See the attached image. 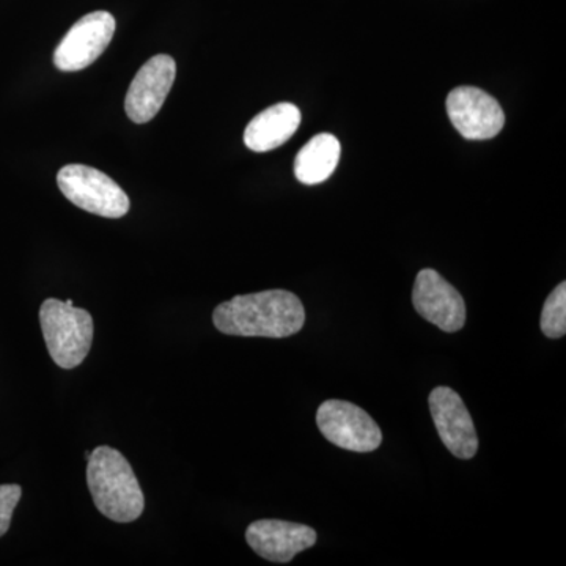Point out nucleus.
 Here are the masks:
<instances>
[{"label": "nucleus", "instance_id": "9d476101", "mask_svg": "<svg viewBox=\"0 0 566 566\" xmlns=\"http://www.w3.org/2000/svg\"><path fill=\"white\" fill-rule=\"evenodd\" d=\"M177 63L167 54H159L145 63L126 93L125 111L134 123H147L158 115L164 102L169 96Z\"/></svg>", "mask_w": 566, "mask_h": 566}, {"label": "nucleus", "instance_id": "39448f33", "mask_svg": "<svg viewBox=\"0 0 566 566\" xmlns=\"http://www.w3.org/2000/svg\"><path fill=\"white\" fill-rule=\"evenodd\" d=\"M316 424L331 444L352 452H375L382 442L379 424L349 401H324L316 412Z\"/></svg>", "mask_w": 566, "mask_h": 566}, {"label": "nucleus", "instance_id": "423d86ee", "mask_svg": "<svg viewBox=\"0 0 566 566\" xmlns=\"http://www.w3.org/2000/svg\"><path fill=\"white\" fill-rule=\"evenodd\" d=\"M447 114L458 133L468 140L493 139L505 125L497 99L476 87H458L447 96Z\"/></svg>", "mask_w": 566, "mask_h": 566}, {"label": "nucleus", "instance_id": "7ed1b4c3", "mask_svg": "<svg viewBox=\"0 0 566 566\" xmlns=\"http://www.w3.org/2000/svg\"><path fill=\"white\" fill-rule=\"evenodd\" d=\"M40 324L52 360L65 370L80 367L88 356L93 342V318L73 301H44L40 307Z\"/></svg>", "mask_w": 566, "mask_h": 566}, {"label": "nucleus", "instance_id": "0eeeda50", "mask_svg": "<svg viewBox=\"0 0 566 566\" xmlns=\"http://www.w3.org/2000/svg\"><path fill=\"white\" fill-rule=\"evenodd\" d=\"M114 33L115 20L107 11L85 14L54 51V65L66 73L87 69L106 51Z\"/></svg>", "mask_w": 566, "mask_h": 566}, {"label": "nucleus", "instance_id": "f03ea898", "mask_svg": "<svg viewBox=\"0 0 566 566\" xmlns=\"http://www.w3.org/2000/svg\"><path fill=\"white\" fill-rule=\"evenodd\" d=\"M87 485L96 509L115 523H133L144 513L139 480L118 450L107 446L93 450L88 457Z\"/></svg>", "mask_w": 566, "mask_h": 566}, {"label": "nucleus", "instance_id": "6e6552de", "mask_svg": "<svg viewBox=\"0 0 566 566\" xmlns=\"http://www.w3.org/2000/svg\"><path fill=\"white\" fill-rule=\"evenodd\" d=\"M412 304L417 314L444 333H458L464 327L463 296L438 271L427 268L417 274L412 289Z\"/></svg>", "mask_w": 566, "mask_h": 566}, {"label": "nucleus", "instance_id": "f8f14e48", "mask_svg": "<svg viewBox=\"0 0 566 566\" xmlns=\"http://www.w3.org/2000/svg\"><path fill=\"white\" fill-rule=\"evenodd\" d=\"M301 125V111L292 103H279L252 118L244 132L249 150L266 153L292 139Z\"/></svg>", "mask_w": 566, "mask_h": 566}, {"label": "nucleus", "instance_id": "9b49d317", "mask_svg": "<svg viewBox=\"0 0 566 566\" xmlns=\"http://www.w3.org/2000/svg\"><path fill=\"white\" fill-rule=\"evenodd\" d=\"M315 528L290 521L260 520L245 531V542L263 557L275 564H289L297 554L316 543Z\"/></svg>", "mask_w": 566, "mask_h": 566}, {"label": "nucleus", "instance_id": "ddd939ff", "mask_svg": "<svg viewBox=\"0 0 566 566\" xmlns=\"http://www.w3.org/2000/svg\"><path fill=\"white\" fill-rule=\"evenodd\" d=\"M340 142L329 133L318 134L307 142L294 159V175L304 185H319L337 169Z\"/></svg>", "mask_w": 566, "mask_h": 566}, {"label": "nucleus", "instance_id": "20e7f679", "mask_svg": "<svg viewBox=\"0 0 566 566\" xmlns=\"http://www.w3.org/2000/svg\"><path fill=\"white\" fill-rule=\"evenodd\" d=\"M57 185L71 203L102 218H123L132 207L120 186L95 167L82 164L62 167Z\"/></svg>", "mask_w": 566, "mask_h": 566}, {"label": "nucleus", "instance_id": "dca6fc26", "mask_svg": "<svg viewBox=\"0 0 566 566\" xmlns=\"http://www.w3.org/2000/svg\"><path fill=\"white\" fill-rule=\"evenodd\" d=\"M91 453H92L91 450H87V452H85V458H87V460H88V457H91Z\"/></svg>", "mask_w": 566, "mask_h": 566}, {"label": "nucleus", "instance_id": "4468645a", "mask_svg": "<svg viewBox=\"0 0 566 566\" xmlns=\"http://www.w3.org/2000/svg\"><path fill=\"white\" fill-rule=\"evenodd\" d=\"M543 334L547 338H560L566 334V283H558L554 292L547 296L542 312Z\"/></svg>", "mask_w": 566, "mask_h": 566}, {"label": "nucleus", "instance_id": "2eb2a0df", "mask_svg": "<svg viewBox=\"0 0 566 566\" xmlns=\"http://www.w3.org/2000/svg\"><path fill=\"white\" fill-rule=\"evenodd\" d=\"M21 494L20 485H0V536L9 532L11 517H13Z\"/></svg>", "mask_w": 566, "mask_h": 566}, {"label": "nucleus", "instance_id": "1a4fd4ad", "mask_svg": "<svg viewBox=\"0 0 566 566\" xmlns=\"http://www.w3.org/2000/svg\"><path fill=\"white\" fill-rule=\"evenodd\" d=\"M428 403L436 430L449 452L460 460L474 458L479 450V436L463 398L450 387L439 386L430 394Z\"/></svg>", "mask_w": 566, "mask_h": 566}, {"label": "nucleus", "instance_id": "f257e3e1", "mask_svg": "<svg viewBox=\"0 0 566 566\" xmlns=\"http://www.w3.org/2000/svg\"><path fill=\"white\" fill-rule=\"evenodd\" d=\"M212 323L222 334L237 337L285 338L303 329L305 308L296 294L268 290L219 304Z\"/></svg>", "mask_w": 566, "mask_h": 566}]
</instances>
